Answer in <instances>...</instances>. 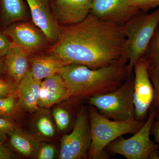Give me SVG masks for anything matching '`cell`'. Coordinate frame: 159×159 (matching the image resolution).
Instances as JSON below:
<instances>
[{"instance_id":"cell-7","label":"cell","mask_w":159,"mask_h":159,"mask_svg":"<svg viewBox=\"0 0 159 159\" xmlns=\"http://www.w3.org/2000/svg\"><path fill=\"white\" fill-rule=\"evenodd\" d=\"M92 142L89 107L82 106L77 114L74 127L70 134L61 141L59 159H86Z\"/></svg>"},{"instance_id":"cell-28","label":"cell","mask_w":159,"mask_h":159,"mask_svg":"<svg viewBox=\"0 0 159 159\" xmlns=\"http://www.w3.org/2000/svg\"><path fill=\"white\" fill-rule=\"evenodd\" d=\"M12 44L6 34L0 31V57L5 56Z\"/></svg>"},{"instance_id":"cell-6","label":"cell","mask_w":159,"mask_h":159,"mask_svg":"<svg viewBox=\"0 0 159 159\" xmlns=\"http://www.w3.org/2000/svg\"><path fill=\"white\" fill-rule=\"evenodd\" d=\"M155 116L153 111H149L142 128L129 139L122 136L111 142L106 148V152L120 155L127 159H159L158 146L150 137Z\"/></svg>"},{"instance_id":"cell-18","label":"cell","mask_w":159,"mask_h":159,"mask_svg":"<svg viewBox=\"0 0 159 159\" xmlns=\"http://www.w3.org/2000/svg\"><path fill=\"white\" fill-rule=\"evenodd\" d=\"M3 20L7 24L25 19L27 11L22 0H0Z\"/></svg>"},{"instance_id":"cell-12","label":"cell","mask_w":159,"mask_h":159,"mask_svg":"<svg viewBox=\"0 0 159 159\" xmlns=\"http://www.w3.org/2000/svg\"><path fill=\"white\" fill-rule=\"evenodd\" d=\"M53 9L57 23L71 25L81 22L90 13L93 0H54Z\"/></svg>"},{"instance_id":"cell-8","label":"cell","mask_w":159,"mask_h":159,"mask_svg":"<svg viewBox=\"0 0 159 159\" xmlns=\"http://www.w3.org/2000/svg\"><path fill=\"white\" fill-rule=\"evenodd\" d=\"M149 63L144 56L134 67V103L135 119L145 122L154 97V89L148 73Z\"/></svg>"},{"instance_id":"cell-17","label":"cell","mask_w":159,"mask_h":159,"mask_svg":"<svg viewBox=\"0 0 159 159\" xmlns=\"http://www.w3.org/2000/svg\"><path fill=\"white\" fill-rule=\"evenodd\" d=\"M9 136L10 145L18 153L28 157H35L41 144L38 139L17 128Z\"/></svg>"},{"instance_id":"cell-20","label":"cell","mask_w":159,"mask_h":159,"mask_svg":"<svg viewBox=\"0 0 159 159\" xmlns=\"http://www.w3.org/2000/svg\"><path fill=\"white\" fill-rule=\"evenodd\" d=\"M19 109L16 96L0 98V117L11 119L16 116Z\"/></svg>"},{"instance_id":"cell-25","label":"cell","mask_w":159,"mask_h":159,"mask_svg":"<svg viewBox=\"0 0 159 159\" xmlns=\"http://www.w3.org/2000/svg\"><path fill=\"white\" fill-rule=\"evenodd\" d=\"M16 128V125L11 119L0 117V145H4L7 136Z\"/></svg>"},{"instance_id":"cell-32","label":"cell","mask_w":159,"mask_h":159,"mask_svg":"<svg viewBox=\"0 0 159 159\" xmlns=\"http://www.w3.org/2000/svg\"><path fill=\"white\" fill-rule=\"evenodd\" d=\"M51 1H54V0H51Z\"/></svg>"},{"instance_id":"cell-5","label":"cell","mask_w":159,"mask_h":159,"mask_svg":"<svg viewBox=\"0 0 159 159\" xmlns=\"http://www.w3.org/2000/svg\"><path fill=\"white\" fill-rule=\"evenodd\" d=\"M134 74L131 73L116 89L87 99L104 117L115 121L135 119L134 103Z\"/></svg>"},{"instance_id":"cell-13","label":"cell","mask_w":159,"mask_h":159,"mask_svg":"<svg viewBox=\"0 0 159 159\" xmlns=\"http://www.w3.org/2000/svg\"><path fill=\"white\" fill-rule=\"evenodd\" d=\"M73 97L72 90L59 74H54L42 80L39 107L49 108L56 103Z\"/></svg>"},{"instance_id":"cell-16","label":"cell","mask_w":159,"mask_h":159,"mask_svg":"<svg viewBox=\"0 0 159 159\" xmlns=\"http://www.w3.org/2000/svg\"><path fill=\"white\" fill-rule=\"evenodd\" d=\"M69 64L59 57L50 54L31 59L30 71L36 79L42 81L57 74L61 68Z\"/></svg>"},{"instance_id":"cell-23","label":"cell","mask_w":159,"mask_h":159,"mask_svg":"<svg viewBox=\"0 0 159 159\" xmlns=\"http://www.w3.org/2000/svg\"><path fill=\"white\" fill-rule=\"evenodd\" d=\"M148 73L154 89V97L149 111L154 112L155 120H159V77L155 69L149 65Z\"/></svg>"},{"instance_id":"cell-11","label":"cell","mask_w":159,"mask_h":159,"mask_svg":"<svg viewBox=\"0 0 159 159\" xmlns=\"http://www.w3.org/2000/svg\"><path fill=\"white\" fill-rule=\"evenodd\" d=\"M32 20L51 42H57L61 29L51 12L49 0H26Z\"/></svg>"},{"instance_id":"cell-27","label":"cell","mask_w":159,"mask_h":159,"mask_svg":"<svg viewBox=\"0 0 159 159\" xmlns=\"http://www.w3.org/2000/svg\"><path fill=\"white\" fill-rule=\"evenodd\" d=\"M132 4L140 11H148L159 7V0H131Z\"/></svg>"},{"instance_id":"cell-3","label":"cell","mask_w":159,"mask_h":159,"mask_svg":"<svg viewBox=\"0 0 159 159\" xmlns=\"http://www.w3.org/2000/svg\"><path fill=\"white\" fill-rule=\"evenodd\" d=\"M92 142L88 158H107L106 148L111 142L127 134H134L144 125L145 122L136 119L125 121L111 120L101 115L96 107H89Z\"/></svg>"},{"instance_id":"cell-4","label":"cell","mask_w":159,"mask_h":159,"mask_svg":"<svg viewBox=\"0 0 159 159\" xmlns=\"http://www.w3.org/2000/svg\"><path fill=\"white\" fill-rule=\"evenodd\" d=\"M159 24V7L151 13L140 11L122 26L126 38V58L129 72L144 56Z\"/></svg>"},{"instance_id":"cell-19","label":"cell","mask_w":159,"mask_h":159,"mask_svg":"<svg viewBox=\"0 0 159 159\" xmlns=\"http://www.w3.org/2000/svg\"><path fill=\"white\" fill-rule=\"evenodd\" d=\"M143 56L147 60L149 66L155 69L159 77V24Z\"/></svg>"},{"instance_id":"cell-29","label":"cell","mask_w":159,"mask_h":159,"mask_svg":"<svg viewBox=\"0 0 159 159\" xmlns=\"http://www.w3.org/2000/svg\"><path fill=\"white\" fill-rule=\"evenodd\" d=\"M151 134L154 137L156 143L158 146L159 156V120H154L151 129Z\"/></svg>"},{"instance_id":"cell-21","label":"cell","mask_w":159,"mask_h":159,"mask_svg":"<svg viewBox=\"0 0 159 159\" xmlns=\"http://www.w3.org/2000/svg\"><path fill=\"white\" fill-rule=\"evenodd\" d=\"M39 133L43 137L51 138L55 134V128L51 118L47 114L40 115L35 123Z\"/></svg>"},{"instance_id":"cell-26","label":"cell","mask_w":159,"mask_h":159,"mask_svg":"<svg viewBox=\"0 0 159 159\" xmlns=\"http://www.w3.org/2000/svg\"><path fill=\"white\" fill-rule=\"evenodd\" d=\"M55 156L54 146L48 144H41L38 149L35 157L38 159H53Z\"/></svg>"},{"instance_id":"cell-1","label":"cell","mask_w":159,"mask_h":159,"mask_svg":"<svg viewBox=\"0 0 159 159\" xmlns=\"http://www.w3.org/2000/svg\"><path fill=\"white\" fill-rule=\"evenodd\" d=\"M126 52L122 26L89 14L81 22L61 29L59 39L50 52L68 64L97 69L127 60Z\"/></svg>"},{"instance_id":"cell-22","label":"cell","mask_w":159,"mask_h":159,"mask_svg":"<svg viewBox=\"0 0 159 159\" xmlns=\"http://www.w3.org/2000/svg\"><path fill=\"white\" fill-rule=\"evenodd\" d=\"M53 119L57 129L63 131L67 129L70 125L72 118L67 110L62 107H57L53 110Z\"/></svg>"},{"instance_id":"cell-10","label":"cell","mask_w":159,"mask_h":159,"mask_svg":"<svg viewBox=\"0 0 159 159\" xmlns=\"http://www.w3.org/2000/svg\"><path fill=\"white\" fill-rule=\"evenodd\" d=\"M4 33L11 39L12 44L29 53L41 48L47 39L41 31L28 23H14L8 27Z\"/></svg>"},{"instance_id":"cell-15","label":"cell","mask_w":159,"mask_h":159,"mask_svg":"<svg viewBox=\"0 0 159 159\" xmlns=\"http://www.w3.org/2000/svg\"><path fill=\"white\" fill-rule=\"evenodd\" d=\"M29 52L12 44L4 61L5 69L10 79L18 84L29 70Z\"/></svg>"},{"instance_id":"cell-24","label":"cell","mask_w":159,"mask_h":159,"mask_svg":"<svg viewBox=\"0 0 159 159\" xmlns=\"http://www.w3.org/2000/svg\"><path fill=\"white\" fill-rule=\"evenodd\" d=\"M17 84L11 79L0 77V98L17 96Z\"/></svg>"},{"instance_id":"cell-31","label":"cell","mask_w":159,"mask_h":159,"mask_svg":"<svg viewBox=\"0 0 159 159\" xmlns=\"http://www.w3.org/2000/svg\"><path fill=\"white\" fill-rule=\"evenodd\" d=\"M6 70L5 69V66L4 62L0 59V75L2 74L3 72Z\"/></svg>"},{"instance_id":"cell-2","label":"cell","mask_w":159,"mask_h":159,"mask_svg":"<svg viewBox=\"0 0 159 159\" xmlns=\"http://www.w3.org/2000/svg\"><path fill=\"white\" fill-rule=\"evenodd\" d=\"M131 73L128 61L122 58L111 65L97 69L70 64L61 68L57 74L72 90L73 98L88 99L115 90Z\"/></svg>"},{"instance_id":"cell-9","label":"cell","mask_w":159,"mask_h":159,"mask_svg":"<svg viewBox=\"0 0 159 159\" xmlns=\"http://www.w3.org/2000/svg\"><path fill=\"white\" fill-rule=\"evenodd\" d=\"M140 11L131 0H93L90 14L102 20L123 26Z\"/></svg>"},{"instance_id":"cell-30","label":"cell","mask_w":159,"mask_h":159,"mask_svg":"<svg viewBox=\"0 0 159 159\" xmlns=\"http://www.w3.org/2000/svg\"><path fill=\"white\" fill-rule=\"evenodd\" d=\"M14 155L10 149L4 145H0V159L13 158Z\"/></svg>"},{"instance_id":"cell-14","label":"cell","mask_w":159,"mask_h":159,"mask_svg":"<svg viewBox=\"0 0 159 159\" xmlns=\"http://www.w3.org/2000/svg\"><path fill=\"white\" fill-rule=\"evenodd\" d=\"M41 80L35 78L31 71L18 84L17 97L20 108L33 113L39 108Z\"/></svg>"}]
</instances>
